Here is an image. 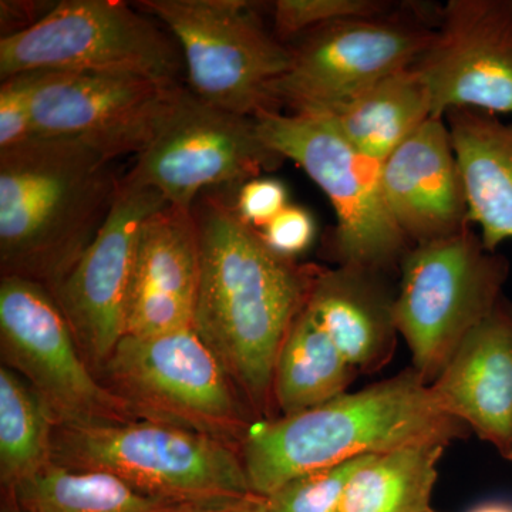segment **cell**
<instances>
[{"mask_svg":"<svg viewBox=\"0 0 512 512\" xmlns=\"http://www.w3.org/2000/svg\"><path fill=\"white\" fill-rule=\"evenodd\" d=\"M9 491L25 512H173L174 505L148 497L103 471L49 464Z\"/></svg>","mask_w":512,"mask_h":512,"instance_id":"24","label":"cell"},{"mask_svg":"<svg viewBox=\"0 0 512 512\" xmlns=\"http://www.w3.org/2000/svg\"><path fill=\"white\" fill-rule=\"evenodd\" d=\"M430 512H437V511L431 510Z\"/></svg>","mask_w":512,"mask_h":512,"instance_id":"35","label":"cell"},{"mask_svg":"<svg viewBox=\"0 0 512 512\" xmlns=\"http://www.w3.org/2000/svg\"><path fill=\"white\" fill-rule=\"evenodd\" d=\"M468 436L410 366L305 412L254 421L239 454L252 493L266 498L320 468L419 444L448 447Z\"/></svg>","mask_w":512,"mask_h":512,"instance_id":"2","label":"cell"},{"mask_svg":"<svg viewBox=\"0 0 512 512\" xmlns=\"http://www.w3.org/2000/svg\"><path fill=\"white\" fill-rule=\"evenodd\" d=\"M288 188L274 177L254 178L239 188L234 208L245 224L261 231L288 207Z\"/></svg>","mask_w":512,"mask_h":512,"instance_id":"29","label":"cell"},{"mask_svg":"<svg viewBox=\"0 0 512 512\" xmlns=\"http://www.w3.org/2000/svg\"><path fill=\"white\" fill-rule=\"evenodd\" d=\"M389 276L355 266L320 268L305 311L360 375L392 362L399 330Z\"/></svg>","mask_w":512,"mask_h":512,"instance_id":"19","label":"cell"},{"mask_svg":"<svg viewBox=\"0 0 512 512\" xmlns=\"http://www.w3.org/2000/svg\"><path fill=\"white\" fill-rule=\"evenodd\" d=\"M234 198L205 192L192 207L201 258L192 328L227 370L255 420L274 419L276 357L322 266L272 251L239 218Z\"/></svg>","mask_w":512,"mask_h":512,"instance_id":"1","label":"cell"},{"mask_svg":"<svg viewBox=\"0 0 512 512\" xmlns=\"http://www.w3.org/2000/svg\"><path fill=\"white\" fill-rule=\"evenodd\" d=\"M266 146L295 161L325 192L336 215L328 244L336 266L390 276L412 245L384 202L382 164L355 150L326 114L268 110L254 117Z\"/></svg>","mask_w":512,"mask_h":512,"instance_id":"6","label":"cell"},{"mask_svg":"<svg viewBox=\"0 0 512 512\" xmlns=\"http://www.w3.org/2000/svg\"><path fill=\"white\" fill-rule=\"evenodd\" d=\"M359 375L303 309L276 357L272 380L276 417L305 412L348 393Z\"/></svg>","mask_w":512,"mask_h":512,"instance_id":"22","label":"cell"},{"mask_svg":"<svg viewBox=\"0 0 512 512\" xmlns=\"http://www.w3.org/2000/svg\"><path fill=\"white\" fill-rule=\"evenodd\" d=\"M183 55L188 90L217 109L255 117L276 110L272 89L292 53L247 0H143Z\"/></svg>","mask_w":512,"mask_h":512,"instance_id":"8","label":"cell"},{"mask_svg":"<svg viewBox=\"0 0 512 512\" xmlns=\"http://www.w3.org/2000/svg\"><path fill=\"white\" fill-rule=\"evenodd\" d=\"M326 114L362 156L383 164L400 144L426 123L430 94L414 67L380 80Z\"/></svg>","mask_w":512,"mask_h":512,"instance_id":"21","label":"cell"},{"mask_svg":"<svg viewBox=\"0 0 512 512\" xmlns=\"http://www.w3.org/2000/svg\"><path fill=\"white\" fill-rule=\"evenodd\" d=\"M97 377L137 420L241 446L255 417L194 328L124 336Z\"/></svg>","mask_w":512,"mask_h":512,"instance_id":"5","label":"cell"},{"mask_svg":"<svg viewBox=\"0 0 512 512\" xmlns=\"http://www.w3.org/2000/svg\"><path fill=\"white\" fill-rule=\"evenodd\" d=\"M468 512H512V503L508 501H487L471 508Z\"/></svg>","mask_w":512,"mask_h":512,"instance_id":"33","label":"cell"},{"mask_svg":"<svg viewBox=\"0 0 512 512\" xmlns=\"http://www.w3.org/2000/svg\"><path fill=\"white\" fill-rule=\"evenodd\" d=\"M437 23L417 8L332 23L289 43L291 67L272 89L276 110L330 113L373 84L409 69Z\"/></svg>","mask_w":512,"mask_h":512,"instance_id":"10","label":"cell"},{"mask_svg":"<svg viewBox=\"0 0 512 512\" xmlns=\"http://www.w3.org/2000/svg\"><path fill=\"white\" fill-rule=\"evenodd\" d=\"M171 33L120 0H63L37 25L0 40L2 80L22 73H114L180 83Z\"/></svg>","mask_w":512,"mask_h":512,"instance_id":"9","label":"cell"},{"mask_svg":"<svg viewBox=\"0 0 512 512\" xmlns=\"http://www.w3.org/2000/svg\"><path fill=\"white\" fill-rule=\"evenodd\" d=\"M258 133L254 117L204 103L187 89L128 177L156 188L173 207L192 210L205 192L237 195L254 178L285 163Z\"/></svg>","mask_w":512,"mask_h":512,"instance_id":"12","label":"cell"},{"mask_svg":"<svg viewBox=\"0 0 512 512\" xmlns=\"http://www.w3.org/2000/svg\"><path fill=\"white\" fill-rule=\"evenodd\" d=\"M114 160L76 140L33 137L0 150V269L53 289L109 217Z\"/></svg>","mask_w":512,"mask_h":512,"instance_id":"3","label":"cell"},{"mask_svg":"<svg viewBox=\"0 0 512 512\" xmlns=\"http://www.w3.org/2000/svg\"><path fill=\"white\" fill-rule=\"evenodd\" d=\"M185 92L180 83L133 74L39 72L33 130L36 137L79 141L114 161L138 156Z\"/></svg>","mask_w":512,"mask_h":512,"instance_id":"13","label":"cell"},{"mask_svg":"<svg viewBox=\"0 0 512 512\" xmlns=\"http://www.w3.org/2000/svg\"><path fill=\"white\" fill-rule=\"evenodd\" d=\"M380 181L390 217L412 247L473 225L444 117H430L400 144L382 164Z\"/></svg>","mask_w":512,"mask_h":512,"instance_id":"16","label":"cell"},{"mask_svg":"<svg viewBox=\"0 0 512 512\" xmlns=\"http://www.w3.org/2000/svg\"><path fill=\"white\" fill-rule=\"evenodd\" d=\"M0 512H25L22 510V507L16 501V498L13 497L12 493L9 491L2 490V504H0Z\"/></svg>","mask_w":512,"mask_h":512,"instance_id":"34","label":"cell"},{"mask_svg":"<svg viewBox=\"0 0 512 512\" xmlns=\"http://www.w3.org/2000/svg\"><path fill=\"white\" fill-rule=\"evenodd\" d=\"M433 117L474 109L512 114V0H448L413 64Z\"/></svg>","mask_w":512,"mask_h":512,"instance_id":"15","label":"cell"},{"mask_svg":"<svg viewBox=\"0 0 512 512\" xmlns=\"http://www.w3.org/2000/svg\"><path fill=\"white\" fill-rule=\"evenodd\" d=\"M53 461L103 471L174 505L214 504L254 494L238 447L148 420L57 426Z\"/></svg>","mask_w":512,"mask_h":512,"instance_id":"4","label":"cell"},{"mask_svg":"<svg viewBox=\"0 0 512 512\" xmlns=\"http://www.w3.org/2000/svg\"><path fill=\"white\" fill-rule=\"evenodd\" d=\"M200 274L194 212L167 205L151 215L138 238L124 336L192 328Z\"/></svg>","mask_w":512,"mask_h":512,"instance_id":"18","label":"cell"},{"mask_svg":"<svg viewBox=\"0 0 512 512\" xmlns=\"http://www.w3.org/2000/svg\"><path fill=\"white\" fill-rule=\"evenodd\" d=\"M367 457V456H366ZM366 457L286 481L266 497L268 512H336L349 478Z\"/></svg>","mask_w":512,"mask_h":512,"instance_id":"27","label":"cell"},{"mask_svg":"<svg viewBox=\"0 0 512 512\" xmlns=\"http://www.w3.org/2000/svg\"><path fill=\"white\" fill-rule=\"evenodd\" d=\"M444 412L512 463V302L501 298L430 384Z\"/></svg>","mask_w":512,"mask_h":512,"instance_id":"17","label":"cell"},{"mask_svg":"<svg viewBox=\"0 0 512 512\" xmlns=\"http://www.w3.org/2000/svg\"><path fill=\"white\" fill-rule=\"evenodd\" d=\"M443 444L367 456L349 478L336 512H430Z\"/></svg>","mask_w":512,"mask_h":512,"instance_id":"23","label":"cell"},{"mask_svg":"<svg viewBox=\"0 0 512 512\" xmlns=\"http://www.w3.org/2000/svg\"><path fill=\"white\" fill-rule=\"evenodd\" d=\"M0 352L64 424L137 420L107 389L77 345L72 328L45 285L18 276L0 281Z\"/></svg>","mask_w":512,"mask_h":512,"instance_id":"11","label":"cell"},{"mask_svg":"<svg viewBox=\"0 0 512 512\" xmlns=\"http://www.w3.org/2000/svg\"><path fill=\"white\" fill-rule=\"evenodd\" d=\"M57 423L40 394L0 367V481L12 490L53 463Z\"/></svg>","mask_w":512,"mask_h":512,"instance_id":"25","label":"cell"},{"mask_svg":"<svg viewBox=\"0 0 512 512\" xmlns=\"http://www.w3.org/2000/svg\"><path fill=\"white\" fill-rule=\"evenodd\" d=\"M451 141L463 175L471 224L485 248L512 239V121L474 109L448 111Z\"/></svg>","mask_w":512,"mask_h":512,"instance_id":"20","label":"cell"},{"mask_svg":"<svg viewBox=\"0 0 512 512\" xmlns=\"http://www.w3.org/2000/svg\"><path fill=\"white\" fill-rule=\"evenodd\" d=\"M39 72L22 73L2 80L0 86V150L19 146L36 137L32 97Z\"/></svg>","mask_w":512,"mask_h":512,"instance_id":"28","label":"cell"},{"mask_svg":"<svg viewBox=\"0 0 512 512\" xmlns=\"http://www.w3.org/2000/svg\"><path fill=\"white\" fill-rule=\"evenodd\" d=\"M173 512H268L266 498L256 494L204 505H184Z\"/></svg>","mask_w":512,"mask_h":512,"instance_id":"32","label":"cell"},{"mask_svg":"<svg viewBox=\"0 0 512 512\" xmlns=\"http://www.w3.org/2000/svg\"><path fill=\"white\" fill-rule=\"evenodd\" d=\"M259 234L276 254L295 259L312 247L316 237V222L311 212L289 204Z\"/></svg>","mask_w":512,"mask_h":512,"instance_id":"30","label":"cell"},{"mask_svg":"<svg viewBox=\"0 0 512 512\" xmlns=\"http://www.w3.org/2000/svg\"><path fill=\"white\" fill-rule=\"evenodd\" d=\"M394 8L382 0H276L272 6V32L282 43L289 45L323 26L383 15Z\"/></svg>","mask_w":512,"mask_h":512,"instance_id":"26","label":"cell"},{"mask_svg":"<svg viewBox=\"0 0 512 512\" xmlns=\"http://www.w3.org/2000/svg\"><path fill=\"white\" fill-rule=\"evenodd\" d=\"M57 2H5L0 3L2 10V37L18 35L45 19Z\"/></svg>","mask_w":512,"mask_h":512,"instance_id":"31","label":"cell"},{"mask_svg":"<svg viewBox=\"0 0 512 512\" xmlns=\"http://www.w3.org/2000/svg\"><path fill=\"white\" fill-rule=\"evenodd\" d=\"M167 205L156 188L124 175L99 234L69 274L50 289L96 375L126 333L128 293L141 228Z\"/></svg>","mask_w":512,"mask_h":512,"instance_id":"14","label":"cell"},{"mask_svg":"<svg viewBox=\"0 0 512 512\" xmlns=\"http://www.w3.org/2000/svg\"><path fill=\"white\" fill-rule=\"evenodd\" d=\"M399 274L397 330L409 346L413 369L431 384L503 298L510 262L485 248L470 227L453 237L413 245Z\"/></svg>","mask_w":512,"mask_h":512,"instance_id":"7","label":"cell"}]
</instances>
